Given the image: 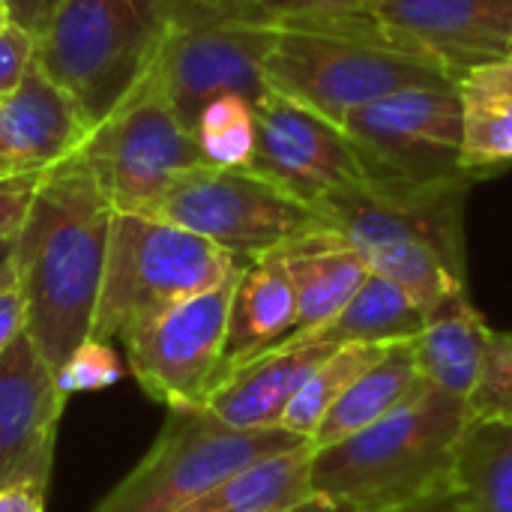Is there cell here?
Returning <instances> with one entry per match:
<instances>
[{
    "label": "cell",
    "mask_w": 512,
    "mask_h": 512,
    "mask_svg": "<svg viewBox=\"0 0 512 512\" xmlns=\"http://www.w3.org/2000/svg\"><path fill=\"white\" fill-rule=\"evenodd\" d=\"M12 270V240L0 243V276H6Z\"/></svg>",
    "instance_id": "obj_39"
},
{
    "label": "cell",
    "mask_w": 512,
    "mask_h": 512,
    "mask_svg": "<svg viewBox=\"0 0 512 512\" xmlns=\"http://www.w3.org/2000/svg\"><path fill=\"white\" fill-rule=\"evenodd\" d=\"M510 54H512V48H510Z\"/></svg>",
    "instance_id": "obj_42"
},
{
    "label": "cell",
    "mask_w": 512,
    "mask_h": 512,
    "mask_svg": "<svg viewBox=\"0 0 512 512\" xmlns=\"http://www.w3.org/2000/svg\"><path fill=\"white\" fill-rule=\"evenodd\" d=\"M75 156L90 168L117 213L141 216L150 213L177 174L204 165L195 132L183 126L144 75L117 108L90 129Z\"/></svg>",
    "instance_id": "obj_11"
},
{
    "label": "cell",
    "mask_w": 512,
    "mask_h": 512,
    "mask_svg": "<svg viewBox=\"0 0 512 512\" xmlns=\"http://www.w3.org/2000/svg\"><path fill=\"white\" fill-rule=\"evenodd\" d=\"M114 213L72 153L42 174L12 240V270L27 303L24 330L54 372L90 339Z\"/></svg>",
    "instance_id": "obj_1"
},
{
    "label": "cell",
    "mask_w": 512,
    "mask_h": 512,
    "mask_svg": "<svg viewBox=\"0 0 512 512\" xmlns=\"http://www.w3.org/2000/svg\"><path fill=\"white\" fill-rule=\"evenodd\" d=\"M429 381L420 375L414 342H396L390 345L333 405V411L324 417L318 432L312 435L309 447H330L339 444L372 423L384 420L396 408H402L408 399H414Z\"/></svg>",
    "instance_id": "obj_22"
},
{
    "label": "cell",
    "mask_w": 512,
    "mask_h": 512,
    "mask_svg": "<svg viewBox=\"0 0 512 512\" xmlns=\"http://www.w3.org/2000/svg\"><path fill=\"white\" fill-rule=\"evenodd\" d=\"M279 512H354L348 504H339V501H330V498H324V495H309L306 501H300V504H294V507H288V510H279Z\"/></svg>",
    "instance_id": "obj_38"
},
{
    "label": "cell",
    "mask_w": 512,
    "mask_h": 512,
    "mask_svg": "<svg viewBox=\"0 0 512 512\" xmlns=\"http://www.w3.org/2000/svg\"><path fill=\"white\" fill-rule=\"evenodd\" d=\"M423 324H426V312L411 300V294L396 282L372 273L336 318H330L315 330L291 333L288 339L306 345H327V348L396 345V342H414Z\"/></svg>",
    "instance_id": "obj_23"
},
{
    "label": "cell",
    "mask_w": 512,
    "mask_h": 512,
    "mask_svg": "<svg viewBox=\"0 0 512 512\" xmlns=\"http://www.w3.org/2000/svg\"><path fill=\"white\" fill-rule=\"evenodd\" d=\"M381 512H468L465 510V501L459 495V489L453 486V480L423 498H414L408 504H399V507H390V510Z\"/></svg>",
    "instance_id": "obj_36"
},
{
    "label": "cell",
    "mask_w": 512,
    "mask_h": 512,
    "mask_svg": "<svg viewBox=\"0 0 512 512\" xmlns=\"http://www.w3.org/2000/svg\"><path fill=\"white\" fill-rule=\"evenodd\" d=\"M489 339L492 327L471 303L468 291L447 294L426 312V324L414 339L420 375L432 387L468 402L480 378Z\"/></svg>",
    "instance_id": "obj_21"
},
{
    "label": "cell",
    "mask_w": 512,
    "mask_h": 512,
    "mask_svg": "<svg viewBox=\"0 0 512 512\" xmlns=\"http://www.w3.org/2000/svg\"><path fill=\"white\" fill-rule=\"evenodd\" d=\"M468 426V402L426 384L369 429L312 450V495L354 512H381L423 498L453 480Z\"/></svg>",
    "instance_id": "obj_3"
},
{
    "label": "cell",
    "mask_w": 512,
    "mask_h": 512,
    "mask_svg": "<svg viewBox=\"0 0 512 512\" xmlns=\"http://www.w3.org/2000/svg\"><path fill=\"white\" fill-rule=\"evenodd\" d=\"M195 3H201V6H207V9H216V12H222V15H231V18L255 21V15H252L255 0H195ZM255 24H258V21H255Z\"/></svg>",
    "instance_id": "obj_37"
},
{
    "label": "cell",
    "mask_w": 512,
    "mask_h": 512,
    "mask_svg": "<svg viewBox=\"0 0 512 512\" xmlns=\"http://www.w3.org/2000/svg\"><path fill=\"white\" fill-rule=\"evenodd\" d=\"M123 378V366L117 351L108 342L87 339L57 372V387L69 399L72 393H96L108 390Z\"/></svg>",
    "instance_id": "obj_30"
},
{
    "label": "cell",
    "mask_w": 512,
    "mask_h": 512,
    "mask_svg": "<svg viewBox=\"0 0 512 512\" xmlns=\"http://www.w3.org/2000/svg\"><path fill=\"white\" fill-rule=\"evenodd\" d=\"M471 183L441 189L357 186L318 204V213L369 264L429 312L453 291H468L465 198Z\"/></svg>",
    "instance_id": "obj_2"
},
{
    "label": "cell",
    "mask_w": 512,
    "mask_h": 512,
    "mask_svg": "<svg viewBox=\"0 0 512 512\" xmlns=\"http://www.w3.org/2000/svg\"><path fill=\"white\" fill-rule=\"evenodd\" d=\"M39 180H42V174H24V177L0 180V243L15 240V234L21 231Z\"/></svg>",
    "instance_id": "obj_32"
},
{
    "label": "cell",
    "mask_w": 512,
    "mask_h": 512,
    "mask_svg": "<svg viewBox=\"0 0 512 512\" xmlns=\"http://www.w3.org/2000/svg\"><path fill=\"white\" fill-rule=\"evenodd\" d=\"M255 117L258 141L246 171L315 210L339 192L366 186V171L339 123L273 90L255 105Z\"/></svg>",
    "instance_id": "obj_13"
},
{
    "label": "cell",
    "mask_w": 512,
    "mask_h": 512,
    "mask_svg": "<svg viewBox=\"0 0 512 512\" xmlns=\"http://www.w3.org/2000/svg\"><path fill=\"white\" fill-rule=\"evenodd\" d=\"M36 63V39L9 24L0 30V96H9L21 87L27 72Z\"/></svg>",
    "instance_id": "obj_31"
},
{
    "label": "cell",
    "mask_w": 512,
    "mask_h": 512,
    "mask_svg": "<svg viewBox=\"0 0 512 512\" xmlns=\"http://www.w3.org/2000/svg\"><path fill=\"white\" fill-rule=\"evenodd\" d=\"M66 396L27 330L0 354V489L51 483Z\"/></svg>",
    "instance_id": "obj_15"
},
{
    "label": "cell",
    "mask_w": 512,
    "mask_h": 512,
    "mask_svg": "<svg viewBox=\"0 0 512 512\" xmlns=\"http://www.w3.org/2000/svg\"><path fill=\"white\" fill-rule=\"evenodd\" d=\"M369 9L402 51L438 66L453 84L512 48V0H369Z\"/></svg>",
    "instance_id": "obj_14"
},
{
    "label": "cell",
    "mask_w": 512,
    "mask_h": 512,
    "mask_svg": "<svg viewBox=\"0 0 512 512\" xmlns=\"http://www.w3.org/2000/svg\"><path fill=\"white\" fill-rule=\"evenodd\" d=\"M63 3H66V0H6L12 24L21 27V30H27L33 39L48 27V21L54 18V12H57Z\"/></svg>",
    "instance_id": "obj_34"
},
{
    "label": "cell",
    "mask_w": 512,
    "mask_h": 512,
    "mask_svg": "<svg viewBox=\"0 0 512 512\" xmlns=\"http://www.w3.org/2000/svg\"><path fill=\"white\" fill-rule=\"evenodd\" d=\"M297 297V333L336 318L372 276L360 252L330 225L279 249Z\"/></svg>",
    "instance_id": "obj_18"
},
{
    "label": "cell",
    "mask_w": 512,
    "mask_h": 512,
    "mask_svg": "<svg viewBox=\"0 0 512 512\" xmlns=\"http://www.w3.org/2000/svg\"><path fill=\"white\" fill-rule=\"evenodd\" d=\"M48 486L39 483H12L0 489V512H45Z\"/></svg>",
    "instance_id": "obj_35"
},
{
    "label": "cell",
    "mask_w": 512,
    "mask_h": 512,
    "mask_svg": "<svg viewBox=\"0 0 512 512\" xmlns=\"http://www.w3.org/2000/svg\"><path fill=\"white\" fill-rule=\"evenodd\" d=\"M390 345H345L330 351L315 372L303 381V387L297 390V396L291 399V405L285 408L282 417V429L312 441V435L318 432V426L324 423V417L333 411V405L342 399V393L387 351Z\"/></svg>",
    "instance_id": "obj_26"
},
{
    "label": "cell",
    "mask_w": 512,
    "mask_h": 512,
    "mask_svg": "<svg viewBox=\"0 0 512 512\" xmlns=\"http://www.w3.org/2000/svg\"><path fill=\"white\" fill-rule=\"evenodd\" d=\"M366 183L441 189L474 183L462 168V114L453 84H420L357 108L342 123Z\"/></svg>",
    "instance_id": "obj_9"
},
{
    "label": "cell",
    "mask_w": 512,
    "mask_h": 512,
    "mask_svg": "<svg viewBox=\"0 0 512 512\" xmlns=\"http://www.w3.org/2000/svg\"><path fill=\"white\" fill-rule=\"evenodd\" d=\"M27 327V303L15 282V270L0 276V354L24 333Z\"/></svg>",
    "instance_id": "obj_33"
},
{
    "label": "cell",
    "mask_w": 512,
    "mask_h": 512,
    "mask_svg": "<svg viewBox=\"0 0 512 512\" xmlns=\"http://www.w3.org/2000/svg\"><path fill=\"white\" fill-rule=\"evenodd\" d=\"M312 495V447L267 456L177 512H279Z\"/></svg>",
    "instance_id": "obj_24"
},
{
    "label": "cell",
    "mask_w": 512,
    "mask_h": 512,
    "mask_svg": "<svg viewBox=\"0 0 512 512\" xmlns=\"http://www.w3.org/2000/svg\"><path fill=\"white\" fill-rule=\"evenodd\" d=\"M90 135L78 105L33 63L0 105V180L45 174Z\"/></svg>",
    "instance_id": "obj_16"
},
{
    "label": "cell",
    "mask_w": 512,
    "mask_h": 512,
    "mask_svg": "<svg viewBox=\"0 0 512 512\" xmlns=\"http://www.w3.org/2000/svg\"><path fill=\"white\" fill-rule=\"evenodd\" d=\"M195 138L207 165L216 168H249L255 141H258V117L255 102L246 96H219L213 99L195 126Z\"/></svg>",
    "instance_id": "obj_27"
},
{
    "label": "cell",
    "mask_w": 512,
    "mask_h": 512,
    "mask_svg": "<svg viewBox=\"0 0 512 512\" xmlns=\"http://www.w3.org/2000/svg\"><path fill=\"white\" fill-rule=\"evenodd\" d=\"M237 276L168 306L120 339L132 378L168 411L207 408L210 393L219 387L228 360V312Z\"/></svg>",
    "instance_id": "obj_12"
},
{
    "label": "cell",
    "mask_w": 512,
    "mask_h": 512,
    "mask_svg": "<svg viewBox=\"0 0 512 512\" xmlns=\"http://www.w3.org/2000/svg\"><path fill=\"white\" fill-rule=\"evenodd\" d=\"M12 24V18H9V6H6V0H0V30L3 27H9Z\"/></svg>",
    "instance_id": "obj_40"
},
{
    "label": "cell",
    "mask_w": 512,
    "mask_h": 512,
    "mask_svg": "<svg viewBox=\"0 0 512 512\" xmlns=\"http://www.w3.org/2000/svg\"><path fill=\"white\" fill-rule=\"evenodd\" d=\"M147 216L186 228L240 261L279 252L327 225L315 207L285 195L264 177L207 162L177 174Z\"/></svg>",
    "instance_id": "obj_10"
},
{
    "label": "cell",
    "mask_w": 512,
    "mask_h": 512,
    "mask_svg": "<svg viewBox=\"0 0 512 512\" xmlns=\"http://www.w3.org/2000/svg\"><path fill=\"white\" fill-rule=\"evenodd\" d=\"M246 261L171 222L114 213L90 339L111 342L168 306L225 285Z\"/></svg>",
    "instance_id": "obj_4"
},
{
    "label": "cell",
    "mask_w": 512,
    "mask_h": 512,
    "mask_svg": "<svg viewBox=\"0 0 512 512\" xmlns=\"http://www.w3.org/2000/svg\"><path fill=\"white\" fill-rule=\"evenodd\" d=\"M303 444L285 429H231L207 408L168 411L147 456L96 512H177L237 471Z\"/></svg>",
    "instance_id": "obj_8"
},
{
    "label": "cell",
    "mask_w": 512,
    "mask_h": 512,
    "mask_svg": "<svg viewBox=\"0 0 512 512\" xmlns=\"http://www.w3.org/2000/svg\"><path fill=\"white\" fill-rule=\"evenodd\" d=\"M252 15L273 30L312 33H381L369 0H255Z\"/></svg>",
    "instance_id": "obj_28"
},
{
    "label": "cell",
    "mask_w": 512,
    "mask_h": 512,
    "mask_svg": "<svg viewBox=\"0 0 512 512\" xmlns=\"http://www.w3.org/2000/svg\"><path fill=\"white\" fill-rule=\"evenodd\" d=\"M468 512H512V423H471L453 462Z\"/></svg>",
    "instance_id": "obj_25"
},
{
    "label": "cell",
    "mask_w": 512,
    "mask_h": 512,
    "mask_svg": "<svg viewBox=\"0 0 512 512\" xmlns=\"http://www.w3.org/2000/svg\"><path fill=\"white\" fill-rule=\"evenodd\" d=\"M297 333V297L279 252L246 261L228 312L225 372L261 357ZM225 378V375H222Z\"/></svg>",
    "instance_id": "obj_19"
},
{
    "label": "cell",
    "mask_w": 512,
    "mask_h": 512,
    "mask_svg": "<svg viewBox=\"0 0 512 512\" xmlns=\"http://www.w3.org/2000/svg\"><path fill=\"white\" fill-rule=\"evenodd\" d=\"M264 78L282 93L333 123H345L357 108L420 84H453L438 66L402 51L381 33H312L276 30L264 60Z\"/></svg>",
    "instance_id": "obj_7"
},
{
    "label": "cell",
    "mask_w": 512,
    "mask_h": 512,
    "mask_svg": "<svg viewBox=\"0 0 512 512\" xmlns=\"http://www.w3.org/2000/svg\"><path fill=\"white\" fill-rule=\"evenodd\" d=\"M336 348L285 339L261 357L225 372L207 399V411L231 429H282L285 408Z\"/></svg>",
    "instance_id": "obj_17"
},
{
    "label": "cell",
    "mask_w": 512,
    "mask_h": 512,
    "mask_svg": "<svg viewBox=\"0 0 512 512\" xmlns=\"http://www.w3.org/2000/svg\"><path fill=\"white\" fill-rule=\"evenodd\" d=\"M162 27V0H66L36 36V66L93 129L135 87Z\"/></svg>",
    "instance_id": "obj_5"
},
{
    "label": "cell",
    "mask_w": 512,
    "mask_h": 512,
    "mask_svg": "<svg viewBox=\"0 0 512 512\" xmlns=\"http://www.w3.org/2000/svg\"><path fill=\"white\" fill-rule=\"evenodd\" d=\"M3 99H6V96H0V105H3Z\"/></svg>",
    "instance_id": "obj_41"
},
{
    "label": "cell",
    "mask_w": 512,
    "mask_h": 512,
    "mask_svg": "<svg viewBox=\"0 0 512 512\" xmlns=\"http://www.w3.org/2000/svg\"><path fill=\"white\" fill-rule=\"evenodd\" d=\"M468 414L471 423H512V330H492Z\"/></svg>",
    "instance_id": "obj_29"
},
{
    "label": "cell",
    "mask_w": 512,
    "mask_h": 512,
    "mask_svg": "<svg viewBox=\"0 0 512 512\" xmlns=\"http://www.w3.org/2000/svg\"><path fill=\"white\" fill-rule=\"evenodd\" d=\"M462 114V168L477 183L512 165V54L456 78Z\"/></svg>",
    "instance_id": "obj_20"
},
{
    "label": "cell",
    "mask_w": 512,
    "mask_h": 512,
    "mask_svg": "<svg viewBox=\"0 0 512 512\" xmlns=\"http://www.w3.org/2000/svg\"><path fill=\"white\" fill-rule=\"evenodd\" d=\"M273 39V27L222 15L195 0H162V27L141 75L195 132L213 99L246 96L258 105L270 93L264 60Z\"/></svg>",
    "instance_id": "obj_6"
}]
</instances>
